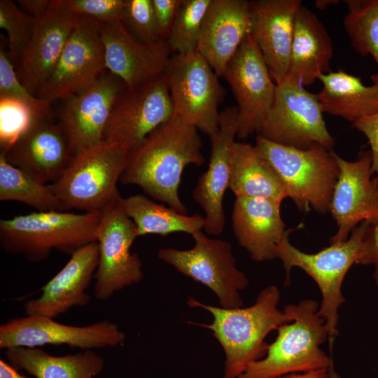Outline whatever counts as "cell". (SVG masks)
Instances as JSON below:
<instances>
[{
  "label": "cell",
  "instance_id": "obj_1",
  "mask_svg": "<svg viewBox=\"0 0 378 378\" xmlns=\"http://www.w3.org/2000/svg\"><path fill=\"white\" fill-rule=\"evenodd\" d=\"M202 149L198 130L173 116L130 152L120 181L124 185L140 187L152 198L186 214L178 193L182 174L189 164H204Z\"/></svg>",
  "mask_w": 378,
  "mask_h": 378
},
{
  "label": "cell",
  "instance_id": "obj_2",
  "mask_svg": "<svg viewBox=\"0 0 378 378\" xmlns=\"http://www.w3.org/2000/svg\"><path fill=\"white\" fill-rule=\"evenodd\" d=\"M280 294L274 286L264 288L255 302L248 307L224 308L202 304L192 298V307L208 310L214 317L210 329L225 354L223 378H239L251 363L262 358L269 344L267 335L284 323L293 321L291 304L281 312L277 308Z\"/></svg>",
  "mask_w": 378,
  "mask_h": 378
},
{
  "label": "cell",
  "instance_id": "obj_3",
  "mask_svg": "<svg viewBox=\"0 0 378 378\" xmlns=\"http://www.w3.org/2000/svg\"><path fill=\"white\" fill-rule=\"evenodd\" d=\"M100 212L36 211L0 220V244L29 261L46 260L52 250L72 255L97 241Z\"/></svg>",
  "mask_w": 378,
  "mask_h": 378
},
{
  "label": "cell",
  "instance_id": "obj_4",
  "mask_svg": "<svg viewBox=\"0 0 378 378\" xmlns=\"http://www.w3.org/2000/svg\"><path fill=\"white\" fill-rule=\"evenodd\" d=\"M130 155L123 146L105 139L77 152L62 176L50 183L62 211L100 212L120 202L117 183Z\"/></svg>",
  "mask_w": 378,
  "mask_h": 378
},
{
  "label": "cell",
  "instance_id": "obj_5",
  "mask_svg": "<svg viewBox=\"0 0 378 378\" xmlns=\"http://www.w3.org/2000/svg\"><path fill=\"white\" fill-rule=\"evenodd\" d=\"M291 306L293 321L279 327L266 355L248 365L239 378H279L333 366L332 358L320 348L328 338V331L318 314V302L304 300Z\"/></svg>",
  "mask_w": 378,
  "mask_h": 378
},
{
  "label": "cell",
  "instance_id": "obj_6",
  "mask_svg": "<svg viewBox=\"0 0 378 378\" xmlns=\"http://www.w3.org/2000/svg\"><path fill=\"white\" fill-rule=\"evenodd\" d=\"M255 146L274 167L288 193L301 211L312 207L325 214L337 183L340 168L336 154L314 144L307 149L284 146L257 135Z\"/></svg>",
  "mask_w": 378,
  "mask_h": 378
},
{
  "label": "cell",
  "instance_id": "obj_7",
  "mask_svg": "<svg viewBox=\"0 0 378 378\" xmlns=\"http://www.w3.org/2000/svg\"><path fill=\"white\" fill-rule=\"evenodd\" d=\"M371 224L363 222L353 231L349 239L331 243L316 253H307L293 246L287 234L277 248L279 258L286 270V281L290 272L296 267L304 270L317 284L322 302L318 314L326 323L330 351L337 335L338 309L345 302L342 293V284L348 270L358 263L362 253L363 244Z\"/></svg>",
  "mask_w": 378,
  "mask_h": 378
},
{
  "label": "cell",
  "instance_id": "obj_8",
  "mask_svg": "<svg viewBox=\"0 0 378 378\" xmlns=\"http://www.w3.org/2000/svg\"><path fill=\"white\" fill-rule=\"evenodd\" d=\"M174 116L209 136L219 128L218 106L225 90L209 62L197 50L172 55L164 71Z\"/></svg>",
  "mask_w": 378,
  "mask_h": 378
},
{
  "label": "cell",
  "instance_id": "obj_9",
  "mask_svg": "<svg viewBox=\"0 0 378 378\" xmlns=\"http://www.w3.org/2000/svg\"><path fill=\"white\" fill-rule=\"evenodd\" d=\"M318 94L286 78L276 84L273 104L257 135L300 149L318 144L328 150L335 139L327 130Z\"/></svg>",
  "mask_w": 378,
  "mask_h": 378
},
{
  "label": "cell",
  "instance_id": "obj_10",
  "mask_svg": "<svg viewBox=\"0 0 378 378\" xmlns=\"http://www.w3.org/2000/svg\"><path fill=\"white\" fill-rule=\"evenodd\" d=\"M194 246L188 250L161 248L158 257L179 272L209 287L224 308L241 307L239 291L248 285L237 269L230 242L211 239L202 230L192 234Z\"/></svg>",
  "mask_w": 378,
  "mask_h": 378
},
{
  "label": "cell",
  "instance_id": "obj_11",
  "mask_svg": "<svg viewBox=\"0 0 378 378\" xmlns=\"http://www.w3.org/2000/svg\"><path fill=\"white\" fill-rule=\"evenodd\" d=\"M174 116L164 73L134 88H125L111 110L104 139L130 152L139 148L148 136Z\"/></svg>",
  "mask_w": 378,
  "mask_h": 378
},
{
  "label": "cell",
  "instance_id": "obj_12",
  "mask_svg": "<svg viewBox=\"0 0 378 378\" xmlns=\"http://www.w3.org/2000/svg\"><path fill=\"white\" fill-rule=\"evenodd\" d=\"M121 201L100 211L94 297L102 301L108 300L144 277L141 261L136 253L130 251L138 237L136 226L125 214Z\"/></svg>",
  "mask_w": 378,
  "mask_h": 378
},
{
  "label": "cell",
  "instance_id": "obj_13",
  "mask_svg": "<svg viewBox=\"0 0 378 378\" xmlns=\"http://www.w3.org/2000/svg\"><path fill=\"white\" fill-rule=\"evenodd\" d=\"M106 71L97 22L78 16L49 77L37 93L50 102L65 100L91 86Z\"/></svg>",
  "mask_w": 378,
  "mask_h": 378
},
{
  "label": "cell",
  "instance_id": "obj_14",
  "mask_svg": "<svg viewBox=\"0 0 378 378\" xmlns=\"http://www.w3.org/2000/svg\"><path fill=\"white\" fill-rule=\"evenodd\" d=\"M125 333L104 319L85 326L66 325L55 318L27 316L8 320L0 326V349L39 348L46 344L67 345L92 350L122 345Z\"/></svg>",
  "mask_w": 378,
  "mask_h": 378
},
{
  "label": "cell",
  "instance_id": "obj_15",
  "mask_svg": "<svg viewBox=\"0 0 378 378\" xmlns=\"http://www.w3.org/2000/svg\"><path fill=\"white\" fill-rule=\"evenodd\" d=\"M222 77L237 103V137L245 139L258 134L273 104L276 83L251 34L229 62Z\"/></svg>",
  "mask_w": 378,
  "mask_h": 378
},
{
  "label": "cell",
  "instance_id": "obj_16",
  "mask_svg": "<svg viewBox=\"0 0 378 378\" xmlns=\"http://www.w3.org/2000/svg\"><path fill=\"white\" fill-rule=\"evenodd\" d=\"M340 174L334 188L329 211L338 227L330 242L348 239L358 223H378V178H372L370 150H361L354 161L336 154Z\"/></svg>",
  "mask_w": 378,
  "mask_h": 378
},
{
  "label": "cell",
  "instance_id": "obj_17",
  "mask_svg": "<svg viewBox=\"0 0 378 378\" xmlns=\"http://www.w3.org/2000/svg\"><path fill=\"white\" fill-rule=\"evenodd\" d=\"M125 83L108 70L88 88L66 99L60 114L72 155L104 140L113 104Z\"/></svg>",
  "mask_w": 378,
  "mask_h": 378
},
{
  "label": "cell",
  "instance_id": "obj_18",
  "mask_svg": "<svg viewBox=\"0 0 378 378\" xmlns=\"http://www.w3.org/2000/svg\"><path fill=\"white\" fill-rule=\"evenodd\" d=\"M237 115V106H228L220 112L219 128L209 136L211 150L208 168L198 178L192 191L194 200L204 212L203 229L209 235H220L225 228L223 197L229 188Z\"/></svg>",
  "mask_w": 378,
  "mask_h": 378
},
{
  "label": "cell",
  "instance_id": "obj_19",
  "mask_svg": "<svg viewBox=\"0 0 378 378\" xmlns=\"http://www.w3.org/2000/svg\"><path fill=\"white\" fill-rule=\"evenodd\" d=\"M97 24L106 70L127 88H134L164 73L172 55L166 41L142 43L121 20Z\"/></svg>",
  "mask_w": 378,
  "mask_h": 378
},
{
  "label": "cell",
  "instance_id": "obj_20",
  "mask_svg": "<svg viewBox=\"0 0 378 378\" xmlns=\"http://www.w3.org/2000/svg\"><path fill=\"white\" fill-rule=\"evenodd\" d=\"M64 0H53L37 22L32 36L16 62V74L34 95L53 71L77 22Z\"/></svg>",
  "mask_w": 378,
  "mask_h": 378
},
{
  "label": "cell",
  "instance_id": "obj_21",
  "mask_svg": "<svg viewBox=\"0 0 378 378\" xmlns=\"http://www.w3.org/2000/svg\"><path fill=\"white\" fill-rule=\"evenodd\" d=\"M1 155L42 184L57 181L73 158L60 125L38 119Z\"/></svg>",
  "mask_w": 378,
  "mask_h": 378
},
{
  "label": "cell",
  "instance_id": "obj_22",
  "mask_svg": "<svg viewBox=\"0 0 378 378\" xmlns=\"http://www.w3.org/2000/svg\"><path fill=\"white\" fill-rule=\"evenodd\" d=\"M99 263L97 241L81 247L66 264L42 288L41 295L24 304L27 316L55 318L73 307H85L90 296L87 293Z\"/></svg>",
  "mask_w": 378,
  "mask_h": 378
},
{
  "label": "cell",
  "instance_id": "obj_23",
  "mask_svg": "<svg viewBox=\"0 0 378 378\" xmlns=\"http://www.w3.org/2000/svg\"><path fill=\"white\" fill-rule=\"evenodd\" d=\"M253 18L251 35L269 71L278 84L286 78L300 0L250 1Z\"/></svg>",
  "mask_w": 378,
  "mask_h": 378
},
{
  "label": "cell",
  "instance_id": "obj_24",
  "mask_svg": "<svg viewBox=\"0 0 378 378\" xmlns=\"http://www.w3.org/2000/svg\"><path fill=\"white\" fill-rule=\"evenodd\" d=\"M253 26L250 1L211 0L205 14L197 50L218 77L238 48L251 34Z\"/></svg>",
  "mask_w": 378,
  "mask_h": 378
},
{
  "label": "cell",
  "instance_id": "obj_25",
  "mask_svg": "<svg viewBox=\"0 0 378 378\" xmlns=\"http://www.w3.org/2000/svg\"><path fill=\"white\" fill-rule=\"evenodd\" d=\"M280 202L237 197L232 213V227L239 244L256 262L277 258V248L286 230Z\"/></svg>",
  "mask_w": 378,
  "mask_h": 378
},
{
  "label": "cell",
  "instance_id": "obj_26",
  "mask_svg": "<svg viewBox=\"0 0 378 378\" xmlns=\"http://www.w3.org/2000/svg\"><path fill=\"white\" fill-rule=\"evenodd\" d=\"M332 41L317 16L302 6L295 17L286 78L302 86L314 83L321 74L330 72Z\"/></svg>",
  "mask_w": 378,
  "mask_h": 378
},
{
  "label": "cell",
  "instance_id": "obj_27",
  "mask_svg": "<svg viewBox=\"0 0 378 378\" xmlns=\"http://www.w3.org/2000/svg\"><path fill=\"white\" fill-rule=\"evenodd\" d=\"M237 197L281 202L288 197L286 187L272 164L255 145L235 142L228 188Z\"/></svg>",
  "mask_w": 378,
  "mask_h": 378
},
{
  "label": "cell",
  "instance_id": "obj_28",
  "mask_svg": "<svg viewBox=\"0 0 378 378\" xmlns=\"http://www.w3.org/2000/svg\"><path fill=\"white\" fill-rule=\"evenodd\" d=\"M318 94L323 112L352 123L378 113V83L365 85L358 77L340 69L321 74Z\"/></svg>",
  "mask_w": 378,
  "mask_h": 378
},
{
  "label": "cell",
  "instance_id": "obj_29",
  "mask_svg": "<svg viewBox=\"0 0 378 378\" xmlns=\"http://www.w3.org/2000/svg\"><path fill=\"white\" fill-rule=\"evenodd\" d=\"M5 354L12 366L35 378H94L104 367L103 358L92 350L54 356L41 348L16 347Z\"/></svg>",
  "mask_w": 378,
  "mask_h": 378
},
{
  "label": "cell",
  "instance_id": "obj_30",
  "mask_svg": "<svg viewBox=\"0 0 378 378\" xmlns=\"http://www.w3.org/2000/svg\"><path fill=\"white\" fill-rule=\"evenodd\" d=\"M121 204L125 214L135 224L138 237L146 234L166 236L174 232L192 235L201 231L204 226V216L178 213L141 194L122 198Z\"/></svg>",
  "mask_w": 378,
  "mask_h": 378
},
{
  "label": "cell",
  "instance_id": "obj_31",
  "mask_svg": "<svg viewBox=\"0 0 378 378\" xmlns=\"http://www.w3.org/2000/svg\"><path fill=\"white\" fill-rule=\"evenodd\" d=\"M0 201H18L37 211H62L50 183L42 184L0 155Z\"/></svg>",
  "mask_w": 378,
  "mask_h": 378
},
{
  "label": "cell",
  "instance_id": "obj_32",
  "mask_svg": "<svg viewBox=\"0 0 378 378\" xmlns=\"http://www.w3.org/2000/svg\"><path fill=\"white\" fill-rule=\"evenodd\" d=\"M345 30L354 48L362 56L370 55L378 66V0H347ZM378 83V73L372 75Z\"/></svg>",
  "mask_w": 378,
  "mask_h": 378
},
{
  "label": "cell",
  "instance_id": "obj_33",
  "mask_svg": "<svg viewBox=\"0 0 378 378\" xmlns=\"http://www.w3.org/2000/svg\"><path fill=\"white\" fill-rule=\"evenodd\" d=\"M211 0H182L166 42L172 55L195 52L198 48L202 24Z\"/></svg>",
  "mask_w": 378,
  "mask_h": 378
},
{
  "label": "cell",
  "instance_id": "obj_34",
  "mask_svg": "<svg viewBox=\"0 0 378 378\" xmlns=\"http://www.w3.org/2000/svg\"><path fill=\"white\" fill-rule=\"evenodd\" d=\"M37 20L24 12L11 0L0 1V27L8 39V55L16 63L28 45Z\"/></svg>",
  "mask_w": 378,
  "mask_h": 378
},
{
  "label": "cell",
  "instance_id": "obj_35",
  "mask_svg": "<svg viewBox=\"0 0 378 378\" xmlns=\"http://www.w3.org/2000/svg\"><path fill=\"white\" fill-rule=\"evenodd\" d=\"M0 97L18 99L30 108L36 119L50 121L51 103L36 97L22 85L8 53L2 46L0 48Z\"/></svg>",
  "mask_w": 378,
  "mask_h": 378
},
{
  "label": "cell",
  "instance_id": "obj_36",
  "mask_svg": "<svg viewBox=\"0 0 378 378\" xmlns=\"http://www.w3.org/2000/svg\"><path fill=\"white\" fill-rule=\"evenodd\" d=\"M139 41L153 43L160 40L152 0H125L121 20Z\"/></svg>",
  "mask_w": 378,
  "mask_h": 378
},
{
  "label": "cell",
  "instance_id": "obj_37",
  "mask_svg": "<svg viewBox=\"0 0 378 378\" xmlns=\"http://www.w3.org/2000/svg\"><path fill=\"white\" fill-rule=\"evenodd\" d=\"M30 108L20 101L0 97V142L1 151L13 144L36 120Z\"/></svg>",
  "mask_w": 378,
  "mask_h": 378
},
{
  "label": "cell",
  "instance_id": "obj_38",
  "mask_svg": "<svg viewBox=\"0 0 378 378\" xmlns=\"http://www.w3.org/2000/svg\"><path fill=\"white\" fill-rule=\"evenodd\" d=\"M74 14L97 22L120 20L125 0H64Z\"/></svg>",
  "mask_w": 378,
  "mask_h": 378
},
{
  "label": "cell",
  "instance_id": "obj_39",
  "mask_svg": "<svg viewBox=\"0 0 378 378\" xmlns=\"http://www.w3.org/2000/svg\"><path fill=\"white\" fill-rule=\"evenodd\" d=\"M182 0H152L159 33L162 40L167 38L179 11Z\"/></svg>",
  "mask_w": 378,
  "mask_h": 378
},
{
  "label": "cell",
  "instance_id": "obj_40",
  "mask_svg": "<svg viewBox=\"0 0 378 378\" xmlns=\"http://www.w3.org/2000/svg\"><path fill=\"white\" fill-rule=\"evenodd\" d=\"M352 127L367 138L372 158V172L378 178V113L352 123Z\"/></svg>",
  "mask_w": 378,
  "mask_h": 378
},
{
  "label": "cell",
  "instance_id": "obj_41",
  "mask_svg": "<svg viewBox=\"0 0 378 378\" xmlns=\"http://www.w3.org/2000/svg\"><path fill=\"white\" fill-rule=\"evenodd\" d=\"M357 264L374 266V279L378 286V223L370 225L363 240L361 255Z\"/></svg>",
  "mask_w": 378,
  "mask_h": 378
},
{
  "label": "cell",
  "instance_id": "obj_42",
  "mask_svg": "<svg viewBox=\"0 0 378 378\" xmlns=\"http://www.w3.org/2000/svg\"><path fill=\"white\" fill-rule=\"evenodd\" d=\"M17 4L27 14L38 20L48 10L52 1L49 0H20Z\"/></svg>",
  "mask_w": 378,
  "mask_h": 378
},
{
  "label": "cell",
  "instance_id": "obj_43",
  "mask_svg": "<svg viewBox=\"0 0 378 378\" xmlns=\"http://www.w3.org/2000/svg\"><path fill=\"white\" fill-rule=\"evenodd\" d=\"M279 378H330L329 370L323 369L307 372L293 373Z\"/></svg>",
  "mask_w": 378,
  "mask_h": 378
},
{
  "label": "cell",
  "instance_id": "obj_44",
  "mask_svg": "<svg viewBox=\"0 0 378 378\" xmlns=\"http://www.w3.org/2000/svg\"><path fill=\"white\" fill-rule=\"evenodd\" d=\"M0 378H27L20 374L16 368L5 360H0Z\"/></svg>",
  "mask_w": 378,
  "mask_h": 378
},
{
  "label": "cell",
  "instance_id": "obj_45",
  "mask_svg": "<svg viewBox=\"0 0 378 378\" xmlns=\"http://www.w3.org/2000/svg\"><path fill=\"white\" fill-rule=\"evenodd\" d=\"M316 5L319 8H324L327 6L330 5L331 4H335L337 1H316Z\"/></svg>",
  "mask_w": 378,
  "mask_h": 378
},
{
  "label": "cell",
  "instance_id": "obj_46",
  "mask_svg": "<svg viewBox=\"0 0 378 378\" xmlns=\"http://www.w3.org/2000/svg\"><path fill=\"white\" fill-rule=\"evenodd\" d=\"M329 374H330V378H340V377L336 374L334 370V366L329 369Z\"/></svg>",
  "mask_w": 378,
  "mask_h": 378
}]
</instances>
